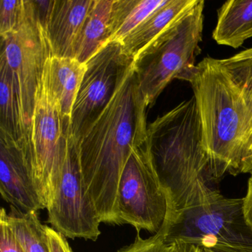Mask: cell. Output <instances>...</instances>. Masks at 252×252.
<instances>
[{
  "mask_svg": "<svg viewBox=\"0 0 252 252\" xmlns=\"http://www.w3.org/2000/svg\"><path fill=\"white\" fill-rule=\"evenodd\" d=\"M10 209L7 220L25 252H50L45 225L39 220V212L25 213L12 206Z\"/></svg>",
  "mask_w": 252,
  "mask_h": 252,
  "instance_id": "d6986e66",
  "label": "cell"
},
{
  "mask_svg": "<svg viewBox=\"0 0 252 252\" xmlns=\"http://www.w3.org/2000/svg\"><path fill=\"white\" fill-rule=\"evenodd\" d=\"M113 0H94L78 42L75 58L86 64L108 44Z\"/></svg>",
  "mask_w": 252,
  "mask_h": 252,
  "instance_id": "e0dca14e",
  "label": "cell"
},
{
  "mask_svg": "<svg viewBox=\"0 0 252 252\" xmlns=\"http://www.w3.org/2000/svg\"><path fill=\"white\" fill-rule=\"evenodd\" d=\"M202 252H218V251L212 250V249H202Z\"/></svg>",
  "mask_w": 252,
  "mask_h": 252,
  "instance_id": "4316f807",
  "label": "cell"
},
{
  "mask_svg": "<svg viewBox=\"0 0 252 252\" xmlns=\"http://www.w3.org/2000/svg\"><path fill=\"white\" fill-rule=\"evenodd\" d=\"M166 2L167 0H113L108 44H122L131 32Z\"/></svg>",
  "mask_w": 252,
  "mask_h": 252,
  "instance_id": "2e32d148",
  "label": "cell"
},
{
  "mask_svg": "<svg viewBox=\"0 0 252 252\" xmlns=\"http://www.w3.org/2000/svg\"><path fill=\"white\" fill-rule=\"evenodd\" d=\"M70 130V121L63 116L45 65L26 140L35 181L45 208L54 197L61 178Z\"/></svg>",
  "mask_w": 252,
  "mask_h": 252,
  "instance_id": "8992f818",
  "label": "cell"
},
{
  "mask_svg": "<svg viewBox=\"0 0 252 252\" xmlns=\"http://www.w3.org/2000/svg\"><path fill=\"white\" fill-rule=\"evenodd\" d=\"M46 68L53 92L66 120L70 121L73 105L87 70V64L76 58L51 56Z\"/></svg>",
  "mask_w": 252,
  "mask_h": 252,
  "instance_id": "5bb4252c",
  "label": "cell"
},
{
  "mask_svg": "<svg viewBox=\"0 0 252 252\" xmlns=\"http://www.w3.org/2000/svg\"><path fill=\"white\" fill-rule=\"evenodd\" d=\"M147 108L136 65L131 61L108 104L79 135L78 152L85 190L101 222L121 225L119 182L135 143L148 134Z\"/></svg>",
  "mask_w": 252,
  "mask_h": 252,
  "instance_id": "6da1fadb",
  "label": "cell"
},
{
  "mask_svg": "<svg viewBox=\"0 0 252 252\" xmlns=\"http://www.w3.org/2000/svg\"><path fill=\"white\" fill-rule=\"evenodd\" d=\"M132 61L121 44L109 43L88 63L70 119V132L78 141L83 129L111 99L125 67Z\"/></svg>",
  "mask_w": 252,
  "mask_h": 252,
  "instance_id": "30bf717a",
  "label": "cell"
},
{
  "mask_svg": "<svg viewBox=\"0 0 252 252\" xmlns=\"http://www.w3.org/2000/svg\"><path fill=\"white\" fill-rule=\"evenodd\" d=\"M118 252H176V244L175 242L166 243L161 231L146 239L142 238L138 233L133 243Z\"/></svg>",
  "mask_w": 252,
  "mask_h": 252,
  "instance_id": "7402d4cb",
  "label": "cell"
},
{
  "mask_svg": "<svg viewBox=\"0 0 252 252\" xmlns=\"http://www.w3.org/2000/svg\"><path fill=\"white\" fill-rule=\"evenodd\" d=\"M45 231L50 252H73L65 236L47 225H45Z\"/></svg>",
  "mask_w": 252,
  "mask_h": 252,
  "instance_id": "cb8c5ba5",
  "label": "cell"
},
{
  "mask_svg": "<svg viewBox=\"0 0 252 252\" xmlns=\"http://www.w3.org/2000/svg\"><path fill=\"white\" fill-rule=\"evenodd\" d=\"M192 88L205 150L221 178L252 174V102L219 60L206 57L181 77Z\"/></svg>",
  "mask_w": 252,
  "mask_h": 252,
  "instance_id": "3957f363",
  "label": "cell"
},
{
  "mask_svg": "<svg viewBox=\"0 0 252 252\" xmlns=\"http://www.w3.org/2000/svg\"><path fill=\"white\" fill-rule=\"evenodd\" d=\"M219 62L241 94L252 102V55L245 50Z\"/></svg>",
  "mask_w": 252,
  "mask_h": 252,
  "instance_id": "ffe728a7",
  "label": "cell"
},
{
  "mask_svg": "<svg viewBox=\"0 0 252 252\" xmlns=\"http://www.w3.org/2000/svg\"><path fill=\"white\" fill-rule=\"evenodd\" d=\"M176 252H203L202 249L184 242L176 241Z\"/></svg>",
  "mask_w": 252,
  "mask_h": 252,
  "instance_id": "484cf974",
  "label": "cell"
},
{
  "mask_svg": "<svg viewBox=\"0 0 252 252\" xmlns=\"http://www.w3.org/2000/svg\"><path fill=\"white\" fill-rule=\"evenodd\" d=\"M243 215L248 225L252 228V176L248 182L246 197H243Z\"/></svg>",
  "mask_w": 252,
  "mask_h": 252,
  "instance_id": "d4e9b609",
  "label": "cell"
},
{
  "mask_svg": "<svg viewBox=\"0 0 252 252\" xmlns=\"http://www.w3.org/2000/svg\"><path fill=\"white\" fill-rule=\"evenodd\" d=\"M6 215V210L2 208L0 212V252H25L7 220Z\"/></svg>",
  "mask_w": 252,
  "mask_h": 252,
  "instance_id": "603a6c76",
  "label": "cell"
},
{
  "mask_svg": "<svg viewBox=\"0 0 252 252\" xmlns=\"http://www.w3.org/2000/svg\"><path fill=\"white\" fill-rule=\"evenodd\" d=\"M0 193L10 206L20 212L46 209L36 186L29 149L0 132Z\"/></svg>",
  "mask_w": 252,
  "mask_h": 252,
  "instance_id": "8fae6325",
  "label": "cell"
},
{
  "mask_svg": "<svg viewBox=\"0 0 252 252\" xmlns=\"http://www.w3.org/2000/svg\"><path fill=\"white\" fill-rule=\"evenodd\" d=\"M0 132L17 142L26 144V128L22 118L14 80L5 64L0 62Z\"/></svg>",
  "mask_w": 252,
  "mask_h": 252,
  "instance_id": "ac0fdd59",
  "label": "cell"
},
{
  "mask_svg": "<svg viewBox=\"0 0 252 252\" xmlns=\"http://www.w3.org/2000/svg\"><path fill=\"white\" fill-rule=\"evenodd\" d=\"M94 0H54L45 32L53 56L75 58Z\"/></svg>",
  "mask_w": 252,
  "mask_h": 252,
  "instance_id": "7c38bea8",
  "label": "cell"
},
{
  "mask_svg": "<svg viewBox=\"0 0 252 252\" xmlns=\"http://www.w3.org/2000/svg\"><path fill=\"white\" fill-rule=\"evenodd\" d=\"M243 198L220 192L206 203L189 208L159 231L165 242H184L222 252H252V228L243 215Z\"/></svg>",
  "mask_w": 252,
  "mask_h": 252,
  "instance_id": "277c9868",
  "label": "cell"
},
{
  "mask_svg": "<svg viewBox=\"0 0 252 252\" xmlns=\"http://www.w3.org/2000/svg\"><path fill=\"white\" fill-rule=\"evenodd\" d=\"M220 45L237 49L252 38V0H231L218 10V22L212 33Z\"/></svg>",
  "mask_w": 252,
  "mask_h": 252,
  "instance_id": "9a60e30c",
  "label": "cell"
},
{
  "mask_svg": "<svg viewBox=\"0 0 252 252\" xmlns=\"http://www.w3.org/2000/svg\"><path fill=\"white\" fill-rule=\"evenodd\" d=\"M169 200L153 163L148 134L134 145L122 172L117 194L121 225L129 224L138 233L157 234L167 219Z\"/></svg>",
  "mask_w": 252,
  "mask_h": 252,
  "instance_id": "52a82bcc",
  "label": "cell"
},
{
  "mask_svg": "<svg viewBox=\"0 0 252 252\" xmlns=\"http://www.w3.org/2000/svg\"><path fill=\"white\" fill-rule=\"evenodd\" d=\"M198 0H167V2L144 20L121 44L124 54L134 63L172 25L189 11Z\"/></svg>",
  "mask_w": 252,
  "mask_h": 252,
  "instance_id": "4fadbf2b",
  "label": "cell"
},
{
  "mask_svg": "<svg viewBox=\"0 0 252 252\" xmlns=\"http://www.w3.org/2000/svg\"><path fill=\"white\" fill-rule=\"evenodd\" d=\"M46 209L48 223L66 237L95 241L101 234V220L87 194L79 163L77 141L70 130L61 178L54 197Z\"/></svg>",
  "mask_w": 252,
  "mask_h": 252,
  "instance_id": "9c48e42d",
  "label": "cell"
},
{
  "mask_svg": "<svg viewBox=\"0 0 252 252\" xmlns=\"http://www.w3.org/2000/svg\"><path fill=\"white\" fill-rule=\"evenodd\" d=\"M247 50L248 52L249 53V54H251V55H252V48H249V49Z\"/></svg>",
  "mask_w": 252,
  "mask_h": 252,
  "instance_id": "83f0119b",
  "label": "cell"
},
{
  "mask_svg": "<svg viewBox=\"0 0 252 252\" xmlns=\"http://www.w3.org/2000/svg\"><path fill=\"white\" fill-rule=\"evenodd\" d=\"M204 4L198 0L135 63L138 86L148 107L173 79H181L196 65L202 41Z\"/></svg>",
  "mask_w": 252,
  "mask_h": 252,
  "instance_id": "5b68a950",
  "label": "cell"
},
{
  "mask_svg": "<svg viewBox=\"0 0 252 252\" xmlns=\"http://www.w3.org/2000/svg\"><path fill=\"white\" fill-rule=\"evenodd\" d=\"M153 163L169 200L163 227L185 209L220 192V176L205 150L195 98L183 101L148 125ZM162 227V228H163Z\"/></svg>",
  "mask_w": 252,
  "mask_h": 252,
  "instance_id": "7a4b0ae2",
  "label": "cell"
},
{
  "mask_svg": "<svg viewBox=\"0 0 252 252\" xmlns=\"http://www.w3.org/2000/svg\"><path fill=\"white\" fill-rule=\"evenodd\" d=\"M1 41L0 62L5 64L12 76L28 135L36 91L43 76L45 63L53 56L46 32L38 18L33 0H27L26 14L20 26L12 33L1 36Z\"/></svg>",
  "mask_w": 252,
  "mask_h": 252,
  "instance_id": "ba28073f",
  "label": "cell"
},
{
  "mask_svg": "<svg viewBox=\"0 0 252 252\" xmlns=\"http://www.w3.org/2000/svg\"><path fill=\"white\" fill-rule=\"evenodd\" d=\"M27 0L0 1V36L14 32L21 24L26 11Z\"/></svg>",
  "mask_w": 252,
  "mask_h": 252,
  "instance_id": "44dd1931",
  "label": "cell"
}]
</instances>
